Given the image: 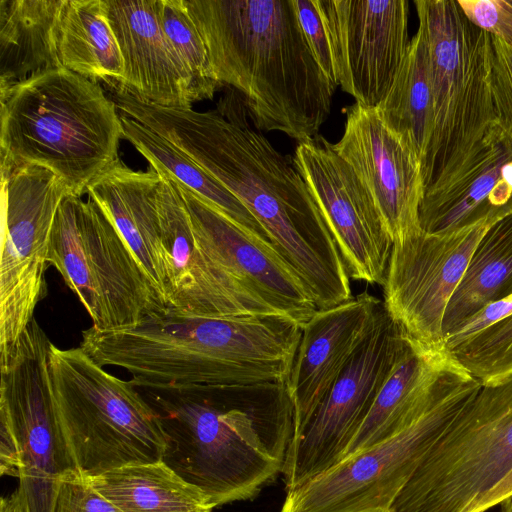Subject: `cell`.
I'll use <instances>...</instances> for the list:
<instances>
[{
	"mask_svg": "<svg viewBox=\"0 0 512 512\" xmlns=\"http://www.w3.org/2000/svg\"><path fill=\"white\" fill-rule=\"evenodd\" d=\"M110 92L120 113L169 140L242 202L317 309L353 297L338 246L293 159L250 128L245 110L231 102L207 111L163 107L123 89Z\"/></svg>",
	"mask_w": 512,
	"mask_h": 512,
	"instance_id": "obj_1",
	"label": "cell"
},
{
	"mask_svg": "<svg viewBox=\"0 0 512 512\" xmlns=\"http://www.w3.org/2000/svg\"><path fill=\"white\" fill-rule=\"evenodd\" d=\"M302 327L286 316L152 313L132 327L82 332L80 347L142 390L263 394L284 390Z\"/></svg>",
	"mask_w": 512,
	"mask_h": 512,
	"instance_id": "obj_2",
	"label": "cell"
},
{
	"mask_svg": "<svg viewBox=\"0 0 512 512\" xmlns=\"http://www.w3.org/2000/svg\"><path fill=\"white\" fill-rule=\"evenodd\" d=\"M214 79L244 98L254 126L298 143L318 136L336 86L318 65L292 0H184Z\"/></svg>",
	"mask_w": 512,
	"mask_h": 512,
	"instance_id": "obj_3",
	"label": "cell"
},
{
	"mask_svg": "<svg viewBox=\"0 0 512 512\" xmlns=\"http://www.w3.org/2000/svg\"><path fill=\"white\" fill-rule=\"evenodd\" d=\"M166 439L162 462L213 508L250 500L283 473L294 437L284 391L203 394L144 390Z\"/></svg>",
	"mask_w": 512,
	"mask_h": 512,
	"instance_id": "obj_4",
	"label": "cell"
},
{
	"mask_svg": "<svg viewBox=\"0 0 512 512\" xmlns=\"http://www.w3.org/2000/svg\"><path fill=\"white\" fill-rule=\"evenodd\" d=\"M1 173L33 164L54 172L70 194L118 158L120 112L97 82L64 67L0 89Z\"/></svg>",
	"mask_w": 512,
	"mask_h": 512,
	"instance_id": "obj_5",
	"label": "cell"
},
{
	"mask_svg": "<svg viewBox=\"0 0 512 512\" xmlns=\"http://www.w3.org/2000/svg\"><path fill=\"white\" fill-rule=\"evenodd\" d=\"M414 4L427 37L432 89V126L421 164L425 196L451 183L498 125L491 35L466 18L457 0Z\"/></svg>",
	"mask_w": 512,
	"mask_h": 512,
	"instance_id": "obj_6",
	"label": "cell"
},
{
	"mask_svg": "<svg viewBox=\"0 0 512 512\" xmlns=\"http://www.w3.org/2000/svg\"><path fill=\"white\" fill-rule=\"evenodd\" d=\"M48 375L57 422L82 477L162 460L166 439L160 420L130 380L107 372L81 347L53 343Z\"/></svg>",
	"mask_w": 512,
	"mask_h": 512,
	"instance_id": "obj_7",
	"label": "cell"
},
{
	"mask_svg": "<svg viewBox=\"0 0 512 512\" xmlns=\"http://www.w3.org/2000/svg\"><path fill=\"white\" fill-rule=\"evenodd\" d=\"M512 471V374L480 387L427 452L389 512H477Z\"/></svg>",
	"mask_w": 512,
	"mask_h": 512,
	"instance_id": "obj_8",
	"label": "cell"
},
{
	"mask_svg": "<svg viewBox=\"0 0 512 512\" xmlns=\"http://www.w3.org/2000/svg\"><path fill=\"white\" fill-rule=\"evenodd\" d=\"M480 387L452 361L416 420L287 492L280 512H389L427 452Z\"/></svg>",
	"mask_w": 512,
	"mask_h": 512,
	"instance_id": "obj_9",
	"label": "cell"
},
{
	"mask_svg": "<svg viewBox=\"0 0 512 512\" xmlns=\"http://www.w3.org/2000/svg\"><path fill=\"white\" fill-rule=\"evenodd\" d=\"M48 264L62 276L92 320L117 330L166 309L153 284L104 210L68 194L53 222Z\"/></svg>",
	"mask_w": 512,
	"mask_h": 512,
	"instance_id": "obj_10",
	"label": "cell"
},
{
	"mask_svg": "<svg viewBox=\"0 0 512 512\" xmlns=\"http://www.w3.org/2000/svg\"><path fill=\"white\" fill-rule=\"evenodd\" d=\"M51 343L34 318L12 344L0 349V420L9 425L18 445L24 512H53L61 477L76 471L51 396Z\"/></svg>",
	"mask_w": 512,
	"mask_h": 512,
	"instance_id": "obj_11",
	"label": "cell"
},
{
	"mask_svg": "<svg viewBox=\"0 0 512 512\" xmlns=\"http://www.w3.org/2000/svg\"><path fill=\"white\" fill-rule=\"evenodd\" d=\"M0 349L12 344L47 296L50 235L70 194L51 170L26 164L1 173Z\"/></svg>",
	"mask_w": 512,
	"mask_h": 512,
	"instance_id": "obj_12",
	"label": "cell"
},
{
	"mask_svg": "<svg viewBox=\"0 0 512 512\" xmlns=\"http://www.w3.org/2000/svg\"><path fill=\"white\" fill-rule=\"evenodd\" d=\"M501 213L452 233L422 230L393 243L382 305L414 349L429 354L446 351L443 320L447 305L480 238Z\"/></svg>",
	"mask_w": 512,
	"mask_h": 512,
	"instance_id": "obj_13",
	"label": "cell"
},
{
	"mask_svg": "<svg viewBox=\"0 0 512 512\" xmlns=\"http://www.w3.org/2000/svg\"><path fill=\"white\" fill-rule=\"evenodd\" d=\"M405 346L398 327L381 305L361 346L309 421L294 435L282 473L287 492L340 463Z\"/></svg>",
	"mask_w": 512,
	"mask_h": 512,
	"instance_id": "obj_14",
	"label": "cell"
},
{
	"mask_svg": "<svg viewBox=\"0 0 512 512\" xmlns=\"http://www.w3.org/2000/svg\"><path fill=\"white\" fill-rule=\"evenodd\" d=\"M293 163L338 246L349 278L383 285L393 241L368 189L321 136L298 143Z\"/></svg>",
	"mask_w": 512,
	"mask_h": 512,
	"instance_id": "obj_15",
	"label": "cell"
},
{
	"mask_svg": "<svg viewBox=\"0 0 512 512\" xmlns=\"http://www.w3.org/2000/svg\"><path fill=\"white\" fill-rule=\"evenodd\" d=\"M336 86L365 107L388 93L408 51L407 0H316Z\"/></svg>",
	"mask_w": 512,
	"mask_h": 512,
	"instance_id": "obj_16",
	"label": "cell"
},
{
	"mask_svg": "<svg viewBox=\"0 0 512 512\" xmlns=\"http://www.w3.org/2000/svg\"><path fill=\"white\" fill-rule=\"evenodd\" d=\"M157 172L161 177L157 209L166 267L167 309L204 317L286 316L245 287L204 250L175 182L165 173Z\"/></svg>",
	"mask_w": 512,
	"mask_h": 512,
	"instance_id": "obj_17",
	"label": "cell"
},
{
	"mask_svg": "<svg viewBox=\"0 0 512 512\" xmlns=\"http://www.w3.org/2000/svg\"><path fill=\"white\" fill-rule=\"evenodd\" d=\"M344 113V132L334 150L368 189L393 243L418 234L424 197L420 162L375 107L355 103Z\"/></svg>",
	"mask_w": 512,
	"mask_h": 512,
	"instance_id": "obj_18",
	"label": "cell"
},
{
	"mask_svg": "<svg viewBox=\"0 0 512 512\" xmlns=\"http://www.w3.org/2000/svg\"><path fill=\"white\" fill-rule=\"evenodd\" d=\"M174 182L204 250L255 295L303 327L318 309L296 271L275 248L253 238L217 208Z\"/></svg>",
	"mask_w": 512,
	"mask_h": 512,
	"instance_id": "obj_19",
	"label": "cell"
},
{
	"mask_svg": "<svg viewBox=\"0 0 512 512\" xmlns=\"http://www.w3.org/2000/svg\"><path fill=\"white\" fill-rule=\"evenodd\" d=\"M382 305L366 292L318 309L302 327L285 384L293 411L294 435L309 421L371 331Z\"/></svg>",
	"mask_w": 512,
	"mask_h": 512,
	"instance_id": "obj_20",
	"label": "cell"
},
{
	"mask_svg": "<svg viewBox=\"0 0 512 512\" xmlns=\"http://www.w3.org/2000/svg\"><path fill=\"white\" fill-rule=\"evenodd\" d=\"M103 1L124 66L123 79L114 86L163 107L192 108L195 101L207 99L169 44L157 0Z\"/></svg>",
	"mask_w": 512,
	"mask_h": 512,
	"instance_id": "obj_21",
	"label": "cell"
},
{
	"mask_svg": "<svg viewBox=\"0 0 512 512\" xmlns=\"http://www.w3.org/2000/svg\"><path fill=\"white\" fill-rule=\"evenodd\" d=\"M512 204V141L497 127L447 186L423 197L421 229L448 234L503 212Z\"/></svg>",
	"mask_w": 512,
	"mask_h": 512,
	"instance_id": "obj_22",
	"label": "cell"
},
{
	"mask_svg": "<svg viewBox=\"0 0 512 512\" xmlns=\"http://www.w3.org/2000/svg\"><path fill=\"white\" fill-rule=\"evenodd\" d=\"M161 177L149 165L135 171L117 159L86 193L108 215L166 305V267L157 209Z\"/></svg>",
	"mask_w": 512,
	"mask_h": 512,
	"instance_id": "obj_23",
	"label": "cell"
},
{
	"mask_svg": "<svg viewBox=\"0 0 512 512\" xmlns=\"http://www.w3.org/2000/svg\"><path fill=\"white\" fill-rule=\"evenodd\" d=\"M452 361L447 350L428 354L406 342L342 460L383 442L416 420L429 405L443 371Z\"/></svg>",
	"mask_w": 512,
	"mask_h": 512,
	"instance_id": "obj_24",
	"label": "cell"
},
{
	"mask_svg": "<svg viewBox=\"0 0 512 512\" xmlns=\"http://www.w3.org/2000/svg\"><path fill=\"white\" fill-rule=\"evenodd\" d=\"M68 0H0V89L61 68L59 39Z\"/></svg>",
	"mask_w": 512,
	"mask_h": 512,
	"instance_id": "obj_25",
	"label": "cell"
},
{
	"mask_svg": "<svg viewBox=\"0 0 512 512\" xmlns=\"http://www.w3.org/2000/svg\"><path fill=\"white\" fill-rule=\"evenodd\" d=\"M511 295L512 204L490 223L480 238L447 305L444 340L488 304Z\"/></svg>",
	"mask_w": 512,
	"mask_h": 512,
	"instance_id": "obj_26",
	"label": "cell"
},
{
	"mask_svg": "<svg viewBox=\"0 0 512 512\" xmlns=\"http://www.w3.org/2000/svg\"><path fill=\"white\" fill-rule=\"evenodd\" d=\"M85 479L122 512H213L205 494L162 461L127 465Z\"/></svg>",
	"mask_w": 512,
	"mask_h": 512,
	"instance_id": "obj_27",
	"label": "cell"
},
{
	"mask_svg": "<svg viewBox=\"0 0 512 512\" xmlns=\"http://www.w3.org/2000/svg\"><path fill=\"white\" fill-rule=\"evenodd\" d=\"M375 108L383 123L422 164L433 107L428 42L421 24L388 93Z\"/></svg>",
	"mask_w": 512,
	"mask_h": 512,
	"instance_id": "obj_28",
	"label": "cell"
},
{
	"mask_svg": "<svg viewBox=\"0 0 512 512\" xmlns=\"http://www.w3.org/2000/svg\"><path fill=\"white\" fill-rule=\"evenodd\" d=\"M120 118L124 139L136 148L150 166L187 187L253 238L274 248L266 231L242 202L189 156L138 121L122 113Z\"/></svg>",
	"mask_w": 512,
	"mask_h": 512,
	"instance_id": "obj_29",
	"label": "cell"
},
{
	"mask_svg": "<svg viewBox=\"0 0 512 512\" xmlns=\"http://www.w3.org/2000/svg\"><path fill=\"white\" fill-rule=\"evenodd\" d=\"M59 54L62 66L108 87L123 79V59L103 0H68L64 9Z\"/></svg>",
	"mask_w": 512,
	"mask_h": 512,
	"instance_id": "obj_30",
	"label": "cell"
},
{
	"mask_svg": "<svg viewBox=\"0 0 512 512\" xmlns=\"http://www.w3.org/2000/svg\"><path fill=\"white\" fill-rule=\"evenodd\" d=\"M445 347L451 358L482 386L504 380L512 374V313Z\"/></svg>",
	"mask_w": 512,
	"mask_h": 512,
	"instance_id": "obj_31",
	"label": "cell"
},
{
	"mask_svg": "<svg viewBox=\"0 0 512 512\" xmlns=\"http://www.w3.org/2000/svg\"><path fill=\"white\" fill-rule=\"evenodd\" d=\"M162 30L207 99L221 86L213 77L204 42L184 0H157Z\"/></svg>",
	"mask_w": 512,
	"mask_h": 512,
	"instance_id": "obj_32",
	"label": "cell"
},
{
	"mask_svg": "<svg viewBox=\"0 0 512 512\" xmlns=\"http://www.w3.org/2000/svg\"><path fill=\"white\" fill-rule=\"evenodd\" d=\"M490 85L497 125L512 141V45L493 35H491Z\"/></svg>",
	"mask_w": 512,
	"mask_h": 512,
	"instance_id": "obj_33",
	"label": "cell"
},
{
	"mask_svg": "<svg viewBox=\"0 0 512 512\" xmlns=\"http://www.w3.org/2000/svg\"><path fill=\"white\" fill-rule=\"evenodd\" d=\"M53 512H122L96 492L76 471L63 475L58 486Z\"/></svg>",
	"mask_w": 512,
	"mask_h": 512,
	"instance_id": "obj_34",
	"label": "cell"
},
{
	"mask_svg": "<svg viewBox=\"0 0 512 512\" xmlns=\"http://www.w3.org/2000/svg\"><path fill=\"white\" fill-rule=\"evenodd\" d=\"M457 3L472 24L512 45V0H457Z\"/></svg>",
	"mask_w": 512,
	"mask_h": 512,
	"instance_id": "obj_35",
	"label": "cell"
},
{
	"mask_svg": "<svg viewBox=\"0 0 512 512\" xmlns=\"http://www.w3.org/2000/svg\"><path fill=\"white\" fill-rule=\"evenodd\" d=\"M307 44L320 68L336 86L330 48L316 0H292Z\"/></svg>",
	"mask_w": 512,
	"mask_h": 512,
	"instance_id": "obj_36",
	"label": "cell"
},
{
	"mask_svg": "<svg viewBox=\"0 0 512 512\" xmlns=\"http://www.w3.org/2000/svg\"><path fill=\"white\" fill-rule=\"evenodd\" d=\"M20 456L18 445L9 425L0 420V473L19 478Z\"/></svg>",
	"mask_w": 512,
	"mask_h": 512,
	"instance_id": "obj_37",
	"label": "cell"
},
{
	"mask_svg": "<svg viewBox=\"0 0 512 512\" xmlns=\"http://www.w3.org/2000/svg\"><path fill=\"white\" fill-rule=\"evenodd\" d=\"M512 494V471L482 500L477 512H485Z\"/></svg>",
	"mask_w": 512,
	"mask_h": 512,
	"instance_id": "obj_38",
	"label": "cell"
},
{
	"mask_svg": "<svg viewBox=\"0 0 512 512\" xmlns=\"http://www.w3.org/2000/svg\"><path fill=\"white\" fill-rule=\"evenodd\" d=\"M0 512H24L21 496L18 489H16L9 496L1 498Z\"/></svg>",
	"mask_w": 512,
	"mask_h": 512,
	"instance_id": "obj_39",
	"label": "cell"
},
{
	"mask_svg": "<svg viewBox=\"0 0 512 512\" xmlns=\"http://www.w3.org/2000/svg\"><path fill=\"white\" fill-rule=\"evenodd\" d=\"M498 505L499 512H512V494L503 499Z\"/></svg>",
	"mask_w": 512,
	"mask_h": 512,
	"instance_id": "obj_40",
	"label": "cell"
}]
</instances>
